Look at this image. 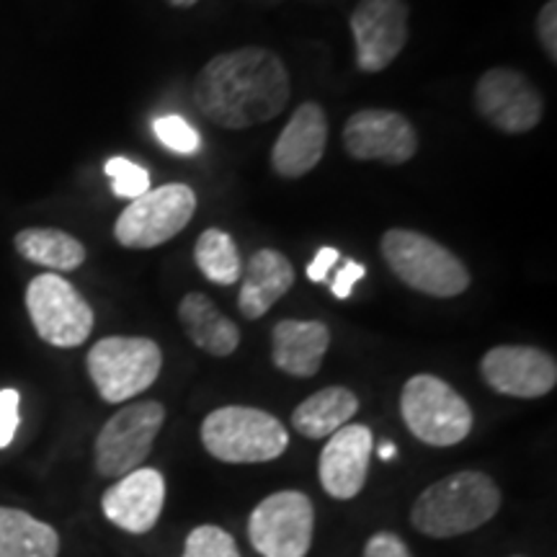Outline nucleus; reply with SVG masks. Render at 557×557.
Masks as SVG:
<instances>
[{"label": "nucleus", "instance_id": "nucleus-1", "mask_svg": "<svg viewBox=\"0 0 557 557\" xmlns=\"http://www.w3.org/2000/svg\"><path fill=\"white\" fill-rule=\"evenodd\" d=\"M292 83L284 60L267 47L214 54L194 81V103L214 127L248 129L284 111Z\"/></svg>", "mask_w": 557, "mask_h": 557}, {"label": "nucleus", "instance_id": "nucleus-2", "mask_svg": "<svg viewBox=\"0 0 557 557\" xmlns=\"http://www.w3.org/2000/svg\"><path fill=\"white\" fill-rule=\"evenodd\" d=\"M500 491L485 472L462 470L429 485L416 498L410 521L434 540L459 537L485 527L498 513Z\"/></svg>", "mask_w": 557, "mask_h": 557}, {"label": "nucleus", "instance_id": "nucleus-3", "mask_svg": "<svg viewBox=\"0 0 557 557\" xmlns=\"http://www.w3.org/2000/svg\"><path fill=\"white\" fill-rule=\"evenodd\" d=\"M382 259L410 289L429 297H457L470 287V271L462 261L429 235L393 227L380 240Z\"/></svg>", "mask_w": 557, "mask_h": 557}, {"label": "nucleus", "instance_id": "nucleus-4", "mask_svg": "<svg viewBox=\"0 0 557 557\" xmlns=\"http://www.w3.org/2000/svg\"><path fill=\"white\" fill-rule=\"evenodd\" d=\"M201 444L220 462L259 465L282 457L289 447V434L267 410L225 406L205 418Z\"/></svg>", "mask_w": 557, "mask_h": 557}, {"label": "nucleus", "instance_id": "nucleus-5", "mask_svg": "<svg viewBox=\"0 0 557 557\" xmlns=\"http://www.w3.org/2000/svg\"><path fill=\"white\" fill-rule=\"evenodd\" d=\"M400 416L410 434L429 447H455L472 429L468 400L434 374H416L403 385Z\"/></svg>", "mask_w": 557, "mask_h": 557}, {"label": "nucleus", "instance_id": "nucleus-6", "mask_svg": "<svg viewBox=\"0 0 557 557\" xmlns=\"http://www.w3.org/2000/svg\"><path fill=\"white\" fill-rule=\"evenodd\" d=\"M88 377L107 403H127L156 385L163 354L152 338L109 336L88 351Z\"/></svg>", "mask_w": 557, "mask_h": 557}, {"label": "nucleus", "instance_id": "nucleus-7", "mask_svg": "<svg viewBox=\"0 0 557 557\" xmlns=\"http://www.w3.org/2000/svg\"><path fill=\"white\" fill-rule=\"evenodd\" d=\"M197 212V194L186 184H163L132 199L114 225V238L124 248H158L189 225Z\"/></svg>", "mask_w": 557, "mask_h": 557}, {"label": "nucleus", "instance_id": "nucleus-8", "mask_svg": "<svg viewBox=\"0 0 557 557\" xmlns=\"http://www.w3.org/2000/svg\"><path fill=\"white\" fill-rule=\"evenodd\" d=\"M165 408L158 400L132 403L116 410L96 436L94 462L103 478H124L150 457L152 444L163 429Z\"/></svg>", "mask_w": 557, "mask_h": 557}, {"label": "nucleus", "instance_id": "nucleus-9", "mask_svg": "<svg viewBox=\"0 0 557 557\" xmlns=\"http://www.w3.org/2000/svg\"><path fill=\"white\" fill-rule=\"evenodd\" d=\"M26 310L37 336L54 348H75L94 333V310L67 278L39 274L26 287Z\"/></svg>", "mask_w": 557, "mask_h": 557}, {"label": "nucleus", "instance_id": "nucleus-10", "mask_svg": "<svg viewBox=\"0 0 557 557\" xmlns=\"http://www.w3.org/2000/svg\"><path fill=\"white\" fill-rule=\"evenodd\" d=\"M315 534V506L299 491H278L253 508L248 537L263 557H305Z\"/></svg>", "mask_w": 557, "mask_h": 557}, {"label": "nucleus", "instance_id": "nucleus-11", "mask_svg": "<svg viewBox=\"0 0 557 557\" xmlns=\"http://www.w3.org/2000/svg\"><path fill=\"white\" fill-rule=\"evenodd\" d=\"M475 111L504 135H524L545 116V99L527 75L511 67H493L480 75Z\"/></svg>", "mask_w": 557, "mask_h": 557}, {"label": "nucleus", "instance_id": "nucleus-12", "mask_svg": "<svg viewBox=\"0 0 557 557\" xmlns=\"http://www.w3.org/2000/svg\"><path fill=\"white\" fill-rule=\"evenodd\" d=\"M351 34L361 73H382L408 45V5L403 0H359Z\"/></svg>", "mask_w": 557, "mask_h": 557}, {"label": "nucleus", "instance_id": "nucleus-13", "mask_svg": "<svg viewBox=\"0 0 557 557\" xmlns=\"http://www.w3.org/2000/svg\"><path fill=\"white\" fill-rule=\"evenodd\" d=\"M485 385L508 398H545L557 385V364L534 346H496L480 359Z\"/></svg>", "mask_w": 557, "mask_h": 557}, {"label": "nucleus", "instance_id": "nucleus-14", "mask_svg": "<svg viewBox=\"0 0 557 557\" xmlns=\"http://www.w3.org/2000/svg\"><path fill=\"white\" fill-rule=\"evenodd\" d=\"M344 148L354 160L403 165L418 152V132L398 111L361 109L346 122Z\"/></svg>", "mask_w": 557, "mask_h": 557}, {"label": "nucleus", "instance_id": "nucleus-15", "mask_svg": "<svg viewBox=\"0 0 557 557\" xmlns=\"http://www.w3.org/2000/svg\"><path fill=\"white\" fill-rule=\"evenodd\" d=\"M165 500V480L158 470L137 468L107 487L101 498L103 517L129 534L156 529Z\"/></svg>", "mask_w": 557, "mask_h": 557}, {"label": "nucleus", "instance_id": "nucleus-16", "mask_svg": "<svg viewBox=\"0 0 557 557\" xmlns=\"http://www.w3.org/2000/svg\"><path fill=\"white\" fill-rule=\"evenodd\" d=\"M374 449V436L367 426H354L338 429L336 434L329 436L323 451H320L318 462V475L320 485L325 487L331 498L348 500L359 496L361 487L367 483V470H369V457Z\"/></svg>", "mask_w": 557, "mask_h": 557}, {"label": "nucleus", "instance_id": "nucleus-17", "mask_svg": "<svg viewBox=\"0 0 557 557\" xmlns=\"http://www.w3.org/2000/svg\"><path fill=\"white\" fill-rule=\"evenodd\" d=\"M329 143V116L320 103L305 101L271 148V169L282 178H299L323 160Z\"/></svg>", "mask_w": 557, "mask_h": 557}, {"label": "nucleus", "instance_id": "nucleus-18", "mask_svg": "<svg viewBox=\"0 0 557 557\" xmlns=\"http://www.w3.org/2000/svg\"><path fill=\"white\" fill-rule=\"evenodd\" d=\"M329 346L331 331L320 320H278L271 331V359L292 377H315Z\"/></svg>", "mask_w": 557, "mask_h": 557}, {"label": "nucleus", "instance_id": "nucleus-19", "mask_svg": "<svg viewBox=\"0 0 557 557\" xmlns=\"http://www.w3.org/2000/svg\"><path fill=\"white\" fill-rule=\"evenodd\" d=\"M295 284V267L284 253L274 248H261L250 256L243 287L238 295L240 315L259 320L274 308Z\"/></svg>", "mask_w": 557, "mask_h": 557}, {"label": "nucleus", "instance_id": "nucleus-20", "mask_svg": "<svg viewBox=\"0 0 557 557\" xmlns=\"http://www.w3.org/2000/svg\"><path fill=\"white\" fill-rule=\"evenodd\" d=\"M178 320L186 336L201 351L212 357H230L240 344V331L227 315H222L218 305L201 292H189L178 305Z\"/></svg>", "mask_w": 557, "mask_h": 557}, {"label": "nucleus", "instance_id": "nucleus-21", "mask_svg": "<svg viewBox=\"0 0 557 557\" xmlns=\"http://www.w3.org/2000/svg\"><path fill=\"white\" fill-rule=\"evenodd\" d=\"M359 410V398L348 387H325L302 400L292 413V426L308 438L333 436Z\"/></svg>", "mask_w": 557, "mask_h": 557}, {"label": "nucleus", "instance_id": "nucleus-22", "mask_svg": "<svg viewBox=\"0 0 557 557\" xmlns=\"http://www.w3.org/2000/svg\"><path fill=\"white\" fill-rule=\"evenodd\" d=\"M21 259L52 271H75L86 261V246L58 227H26L13 238Z\"/></svg>", "mask_w": 557, "mask_h": 557}, {"label": "nucleus", "instance_id": "nucleus-23", "mask_svg": "<svg viewBox=\"0 0 557 557\" xmlns=\"http://www.w3.org/2000/svg\"><path fill=\"white\" fill-rule=\"evenodd\" d=\"M60 534L18 508L0 506V557H58Z\"/></svg>", "mask_w": 557, "mask_h": 557}, {"label": "nucleus", "instance_id": "nucleus-24", "mask_svg": "<svg viewBox=\"0 0 557 557\" xmlns=\"http://www.w3.org/2000/svg\"><path fill=\"white\" fill-rule=\"evenodd\" d=\"M194 261H197L201 274L212 284H220V287H230L243 274L238 246H235V240L227 233H222L218 227H209L199 235L197 246H194Z\"/></svg>", "mask_w": 557, "mask_h": 557}, {"label": "nucleus", "instance_id": "nucleus-25", "mask_svg": "<svg viewBox=\"0 0 557 557\" xmlns=\"http://www.w3.org/2000/svg\"><path fill=\"white\" fill-rule=\"evenodd\" d=\"M181 557H240V549L235 545L233 534H227L225 529L205 524L194 529L186 537V547Z\"/></svg>", "mask_w": 557, "mask_h": 557}, {"label": "nucleus", "instance_id": "nucleus-26", "mask_svg": "<svg viewBox=\"0 0 557 557\" xmlns=\"http://www.w3.org/2000/svg\"><path fill=\"white\" fill-rule=\"evenodd\" d=\"M107 176L111 178V191L122 199H137L150 191V173L127 158H109Z\"/></svg>", "mask_w": 557, "mask_h": 557}, {"label": "nucleus", "instance_id": "nucleus-27", "mask_svg": "<svg viewBox=\"0 0 557 557\" xmlns=\"http://www.w3.org/2000/svg\"><path fill=\"white\" fill-rule=\"evenodd\" d=\"M152 132H156V137L165 145V148L178 152V156H194V152L201 148L199 132L178 114L160 116V120L152 124Z\"/></svg>", "mask_w": 557, "mask_h": 557}, {"label": "nucleus", "instance_id": "nucleus-28", "mask_svg": "<svg viewBox=\"0 0 557 557\" xmlns=\"http://www.w3.org/2000/svg\"><path fill=\"white\" fill-rule=\"evenodd\" d=\"M18 406H21L18 389L13 387L0 389V449L11 447L13 436H16L18 421H21Z\"/></svg>", "mask_w": 557, "mask_h": 557}, {"label": "nucleus", "instance_id": "nucleus-29", "mask_svg": "<svg viewBox=\"0 0 557 557\" xmlns=\"http://www.w3.org/2000/svg\"><path fill=\"white\" fill-rule=\"evenodd\" d=\"M537 37L549 62H557V0H547L537 16Z\"/></svg>", "mask_w": 557, "mask_h": 557}, {"label": "nucleus", "instance_id": "nucleus-30", "mask_svg": "<svg viewBox=\"0 0 557 557\" xmlns=\"http://www.w3.org/2000/svg\"><path fill=\"white\" fill-rule=\"evenodd\" d=\"M364 557H413L406 542L393 532H377L369 537L364 547Z\"/></svg>", "mask_w": 557, "mask_h": 557}, {"label": "nucleus", "instance_id": "nucleus-31", "mask_svg": "<svg viewBox=\"0 0 557 557\" xmlns=\"http://www.w3.org/2000/svg\"><path fill=\"white\" fill-rule=\"evenodd\" d=\"M364 274H367V269L361 267V263L346 261L344 267H341L338 274H336V278H333V282H331L333 295H336L338 299H348V297H351V292H354V284L361 282V278H364Z\"/></svg>", "mask_w": 557, "mask_h": 557}, {"label": "nucleus", "instance_id": "nucleus-32", "mask_svg": "<svg viewBox=\"0 0 557 557\" xmlns=\"http://www.w3.org/2000/svg\"><path fill=\"white\" fill-rule=\"evenodd\" d=\"M341 259L336 248H320L315 253V259L310 261L308 267V278L312 284H323L329 278V271L336 267V261Z\"/></svg>", "mask_w": 557, "mask_h": 557}, {"label": "nucleus", "instance_id": "nucleus-33", "mask_svg": "<svg viewBox=\"0 0 557 557\" xmlns=\"http://www.w3.org/2000/svg\"><path fill=\"white\" fill-rule=\"evenodd\" d=\"M380 457H382V459H393V457H395V444H393V442L382 444V447H380Z\"/></svg>", "mask_w": 557, "mask_h": 557}, {"label": "nucleus", "instance_id": "nucleus-34", "mask_svg": "<svg viewBox=\"0 0 557 557\" xmlns=\"http://www.w3.org/2000/svg\"><path fill=\"white\" fill-rule=\"evenodd\" d=\"M173 9H191V5H197L199 0H169Z\"/></svg>", "mask_w": 557, "mask_h": 557}]
</instances>
